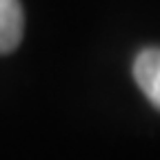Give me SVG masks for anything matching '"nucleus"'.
I'll return each mask as SVG.
<instances>
[{"label": "nucleus", "instance_id": "f03ea898", "mask_svg": "<svg viewBox=\"0 0 160 160\" xmlns=\"http://www.w3.org/2000/svg\"><path fill=\"white\" fill-rule=\"evenodd\" d=\"M25 31V16L20 0H0V53H11Z\"/></svg>", "mask_w": 160, "mask_h": 160}, {"label": "nucleus", "instance_id": "f257e3e1", "mask_svg": "<svg viewBox=\"0 0 160 160\" xmlns=\"http://www.w3.org/2000/svg\"><path fill=\"white\" fill-rule=\"evenodd\" d=\"M133 78L140 91L160 111V47H147L136 56Z\"/></svg>", "mask_w": 160, "mask_h": 160}]
</instances>
